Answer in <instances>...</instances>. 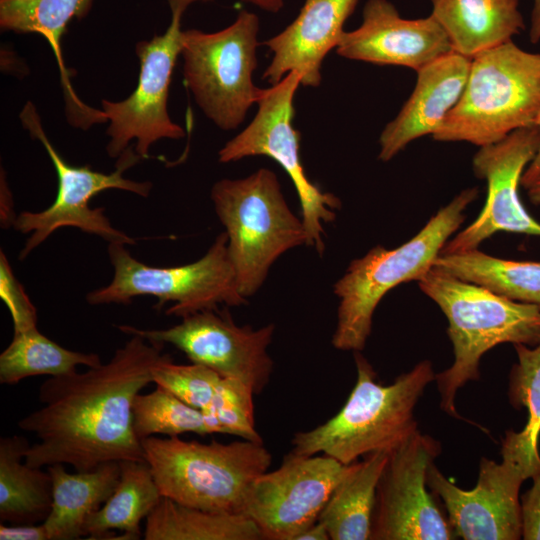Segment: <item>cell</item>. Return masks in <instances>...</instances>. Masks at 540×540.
Returning <instances> with one entry per match:
<instances>
[{
  "instance_id": "1",
  "label": "cell",
  "mask_w": 540,
  "mask_h": 540,
  "mask_svg": "<svg viewBox=\"0 0 540 540\" xmlns=\"http://www.w3.org/2000/svg\"><path fill=\"white\" fill-rule=\"evenodd\" d=\"M130 336L107 363L41 384L42 406L17 424L38 439L26 451L28 465L87 471L109 461L145 460L133 429V401L153 383L152 369L167 354L163 344Z\"/></svg>"
},
{
  "instance_id": "2",
  "label": "cell",
  "mask_w": 540,
  "mask_h": 540,
  "mask_svg": "<svg viewBox=\"0 0 540 540\" xmlns=\"http://www.w3.org/2000/svg\"><path fill=\"white\" fill-rule=\"evenodd\" d=\"M448 320L453 345L452 365L436 374L440 408L461 419L457 391L480 378V360L493 347L512 343L534 347L540 343V307L512 300L484 286L461 280L432 267L418 280Z\"/></svg>"
},
{
  "instance_id": "3",
  "label": "cell",
  "mask_w": 540,
  "mask_h": 540,
  "mask_svg": "<svg viewBox=\"0 0 540 540\" xmlns=\"http://www.w3.org/2000/svg\"><path fill=\"white\" fill-rule=\"evenodd\" d=\"M354 359L357 380L343 407L323 424L295 433L291 452L325 454L348 465L373 452H390L418 429L415 407L436 377L431 361H420L383 385L360 352Z\"/></svg>"
},
{
  "instance_id": "4",
  "label": "cell",
  "mask_w": 540,
  "mask_h": 540,
  "mask_svg": "<svg viewBox=\"0 0 540 540\" xmlns=\"http://www.w3.org/2000/svg\"><path fill=\"white\" fill-rule=\"evenodd\" d=\"M478 196L476 187L461 191L433 215L409 241L394 249L373 247L353 260L334 284L339 298L334 348L361 352L372 329L374 311L388 291L419 280L434 265L444 245L465 219V210Z\"/></svg>"
},
{
  "instance_id": "5",
  "label": "cell",
  "mask_w": 540,
  "mask_h": 540,
  "mask_svg": "<svg viewBox=\"0 0 540 540\" xmlns=\"http://www.w3.org/2000/svg\"><path fill=\"white\" fill-rule=\"evenodd\" d=\"M539 114L540 54L511 40L471 59L462 95L432 137L482 147L535 126Z\"/></svg>"
},
{
  "instance_id": "6",
  "label": "cell",
  "mask_w": 540,
  "mask_h": 540,
  "mask_svg": "<svg viewBox=\"0 0 540 540\" xmlns=\"http://www.w3.org/2000/svg\"><path fill=\"white\" fill-rule=\"evenodd\" d=\"M161 495L205 511L243 514L248 491L272 463L263 443H201L179 436L141 440Z\"/></svg>"
},
{
  "instance_id": "7",
  "label": "cell",
  "mask_w": 540,
  "mask_h": 540,
  "mask_svg": "<svg viewBox=\"0 0 540 540\" xmlns=\"http://www.w3.org/2000/svg\"><path fill=\"white\" fill-rule=\"evenodd\" d=\"M211 199L226 230L239 292L246 299L261 288L282 254L309 244L302 219L291 211L276 174L267 168L217 181Z\"/></svg>"
},
{
  "instance_id": "8",
  "label": "cell",
  "mask_w": 540,
  "mask_h": 540,
  "mask_svg": "<svg viewBox=\"0 0 540 540\" xmlns=\"http://www.w3.org/2000/svg\"><path fill=\"white\" fill-rule=\"evenodd\" d=\"M227 234L220 233L199 260L175 267H153L136 260L125 244L109 243L108 257L114 269L111 282L89 292L91 305L128 304L137 296H153L159 309L172 302L166 315L184 318L218 309L219 304L239 306L247 299L238 289L227 248Z\"/></svg>"
},
{
  "instance_id": "9",
  "label": "cell",
  "mask_w": 540,
  "mask_h": 540,
  "mask_svg": "<svg viewBox=\"0 0 540 540\" xmlns=\"http://www.w3.org/2000/svg\"><path fill=\"white\" fill-rule=\"evenodd\" d=\"M259 18L242 10L234 22L213 32L183 30V75L195 102L216 126L233 130L256 104L254 85Z\"/></svg>"
},
{
  "instance_id": "10",
  "label": "cell",
  "mask_w": 540,
  "mask_h": 540,
  "mask_svg": "<svg viewBox=\"0 0 540 540\" xmlns=\"http://www.w3.org/2000/svg\"><path fill=\"white\" fill-rule=\"evenodd\" d=\"M19 118L30 136L45 148L58 178L57 195L48 208L40 212L24 211L15 216L13 227L21 233H30L19 253V259H25L57 229L67 226L100 236L109 243L135 244L134 238L111 225L104 214V208H91L89 201L96 194L108 189H119L148 197L152 188L151 182H137L122 175L141 158L128 148L118 157L117 169L110 174L94 171L88 165L73 166L63 159L49 141L37 109L31 101L26 102Z\"/></svg>"
},
{
  "instance_id": "11",
  "label": "cell",
  "mask_w": 540,
  "mask_h": 540,
  "mask_svg": "<svg viewBox=\"0 0 540 540\" xmlns=\"http://www.w3.org/2000/svg\"><path fill=\"white\" fill-rule=\"evenodd\" d=\"M210 0H166L171 11L170 24L162 35L136 44L140 72L134 91L122 101H101L110 138L106 151L120 157L135 140V152L148 158L150 147L160 139L178 140L184 129L168 114L167 101L173 70L183 47L182 18L194 2Z\"/></svg>"
},
{
  "instance_id": "12",
  "label": "cell",
  "mask_w": 540,
  "mask_h": 540,
  "mask_svg": "<svg viewBox=\"0 0 540 540\" xmlns=\"http://www.w3.org/2000/svg\"><path fill=\"white\" fill-rule=\"evenodd\" d=\"M300 85L298 73L290 72L277 84L262 88L255 117L220 149L218 155L221 163L260 155L275 160L295 186L308 246L321 255L325 249L323 224L335 219V210L340 208L341 202L335 195L323 192L306 176L300 156L301 135L293 125L294 97Z\"/></svg>"
},
{
  "instance_id": "13",
  "label": "cell",
  "mask_w": 540,
  "mask_h": 540,
  "mask_svg": "<svg viewBox=\"0 0 540 540\" xmlns=\"http://www.w3.org/2000/svg\"><path fill=\"white\" fill-rule=\"evenodd\" d=\"M500 463L482 457L477 483L464 490L431 464L427 485L441 499L454 535L464 540H518L522 538L519 491L522 483L540 471V459L502 440Z\"/></svg>"
},
{
  "instance_id": "14",
  "label": "cell",
  "mask_w": 540,
  "mask_h": 540,
  "mask_svg": "<svg viewBox=\"0 0 540 540\" xmlns=\"http://www.w3.org/2000/svg\"><path fill=\"white\" fill-rule=\"evenodd\" d=\"M441 443L418 429L393 450L380 476L372 540L455 539L447 517L427 491V473Z\"/></svg>"
},
{
  "instance_id": "15",
  "label": "cell",
  "mask_w": 540,
  "mask_h": 540,
  "mask_svg": "<svg viewBox=\"0 0 540 540\" xmlns=\"http://www.w3.org/2000/svg\"><path fill=\"white\" fill-rule=\"evenodd\" d=\"M117 328L151 342L171 344L192 363L204 365L225 378L237 379L261 394L268 385L273 361L268 354L275 326L254 329L235 324L228 311L205 310L182 318L166 329H141L131 325Z\"/></svg>"
},
{
  "instance_id": "16",
  "label": "cell",
  "mask_w": 540,
  "mask_h": 540,
  "mask_svg": "<svg viewBox=\"0 0 540 540\" xmlns=\"http://www.w3.org/2000/svg\"><path fill=\"white\" fill-rule=\"evenodd\" d=\"M349 467L325 454L290 452L279 468L255 479L243 514L256 524L263 540H295L318 521Z\"/></svg>"
},
{
  "instance_id": "17",
  "label": "cell",
  "mask_w": 540,
  "mask_h": 540,
  "mask_svg": "<svg viewBox=\"0 0 540 540\" xmlns=\"http://www.w3.org/2000/svg\"><path fill=\"white\" fill-rule=\"evenodd\" d=\"M540 143L538 127L513 131L497 143L479 147L472 159L475 175L487 182V197L478 217L448 240L440 253L477 249L498 232L540 237V223L525 209L519 196L524 170L535 157Z\"/></svg>"
},
{
  "instance_id": "18",
  "label": "cell",
  "mask_w": 540,
  "mask_h": 540,
  "mask_svg": "<svg viewBox=\"0 0 540 540\" xmlns=\"http://www.w3.org/2000/svg\"><path fill=\"white\" fill-rule=\"evenodd\" d=\"M336 52L350 60L418 71L454 51L449 37L431 15L405 19L388 0H368L361 25L344 32Z\"/></svg>"
},
{
  "instance_id": "19",
  "label": "cell",
  "mask_w": 540,
  "mask_h": 540,
  "mask_svg": "<svg viewBox=\"0 0 540 540\" xmlns=\"http://www.w3.org/2000/svg\"><path fill=\"white\" fill-rule=\"evenodd\" d=\"M358 1L305 0L297 17L264 42L273 56L263 79L275 85L288 73L296 72L302 86H319L322 62L339 45L344 24Z\"/></svg>"
},
{
  "instance_id": "20",
  "label": "cell",
  "mask_w": 540,
  "mask_h": 540,
  "mask_svg": "<svg viewBox=\"0 0 540 540\" xmlns=\"http://www.w3.org/2000/svg\"><path fill=\"white\" fill-rule=\"evenodd\" d=\"M470 65V58L451 52L416 71L413 92L380 134L381 161L391 160L413 140L441 127L462 95Z\"/></svg>"
},
{
  "instance_id": "21",
  "label": "cell",
  "mask_w": 540,
  "mask_h": 540,
  "mask_svg": "<svg viewBox=\"0 0 540 540\" xmlns=\"http://www.w3.org/2000/svg\"><path fill=\"white\" fill-rule=\"evenodd\" d=\"M431 16L453 51L472 59L509 42L524 28L519 0H431Z\"/></svg>"
},
{
  "instance_id": "22",
  "label": "cell",
  "mask_w": 540,
  "mask_h": 540,
  "mask_svg": "<svg viewBox=\"0 0 540 540\" xmlns=\"http://www.w3.org/2000/svg\"><path fill=\"white\" fill-rule=\"evenodd\" d=\"M53 484L51 511L43 522L49 540H75L85 536L87 518L110 498L120 478L118 461L87 471L69 473L64 464L47 466Z\"/></svg>"
},
{
  "instance_id": "23",
  "label": "cell",
  "mask_w": 540,
  "mask_h": 540,
  "mask_svg": "<svg viewBox=\"0 0 540 540\" xmlns=\"http://www.w3.org/2000/svg\"><path fill=\"white\" fill-rule=\"evenodd\" d=\"M389 453L373 452L350 464L318 517L331 540L371 538L377 486Z\"/></svg>"
},
{
  "instance_id": "24",
  "label": "cell",
  "mask_w": 540,
  "mask_h": 540,
  "mask_svg": "<svg viewBox=\"0 0 540 540\" xmlns=\"http://www.w3.org/2000/svg\"><path fill=\"white\" fill-rule=\"evenodd\" d=\"M30 447L19 435L0 439V520L10 524H38L48 517L53 502L49 471L28 465Z\"/></svg>"
},
{
  "instance_id": "25",
  "label": "cell",
  "mask_w": 540,
  "mask_h": 540,
  "mask_svg": "<svg viewBox=\"0 0 540 540\" xmlns=\"http://www.w3.org/2000/svg\"><path fill=\"white\" fill-rule=\"evenodd\" d=\"M119 482L110 498L92 513L84 525L87 539H120L112 529L123 531L132 540L140 539L141 521L162 499L159 487L148 463L137 460L120 461Z\"/></svg>"
},
{
  "instance_id": "26",
  "label": "cell",
  "mask_w": 540,
  "mask_h": 540,
  "mask_svg": "<svg viewBox=\"0 0 540 540\" xmlns=\"http://www.w3.org/2000/svg\"><path fill=\"white\" fill-rule=\"evenodd\" d=\"M93 2L94 0H0L2 30L18 34L37 33L53 49L62 74V87L69 111L73 105L77 120L87 116L91 108L73 94L63 65L61 39L72 20H82L87 16Z\"/></svg>"
},
{
  "instance_id": "27",
  "label": "cell",
  "mask_w": 540,
  "mask_h": 540,
  "mask_svg": "<svg viewBox=\"0 0 540 540\" xmlns=\"http://www.w3.org/2000/svg\"><path fill=\"white\" fill-rule=\"evenodd\" d=\"M145 540H263L244 514L205 511L162 497L145 519Z\"/></svg>"
},
{
  "instance_id": "28",
  "label": "cell",
  "mask_w": 540,
  "mask_h": 540,
  "mask_svg": "<svg viewBox=\"0 0 540 540\" xmlns=\"http://www.w3.org/2000/svg\"><path fill=\"white\" fill-rule=\"evenodd\" d=\"M433 267L512 300L540 307V262L501 259L477 248L440 253Z\"/></svg>"
},
{
  "instance_id": "29",
  "label": "cell",
  "mask_w": 540,
  "mask_h": 540,
  "mask_svg": "<svg viewBox=\"0 0 540 540\" xmlns=\"http://www.w3.org/2000/svg\"><path fill=\"white\" fill-rule=\"evenodd\" d=\"M101 364L99 355L66 349L35 327L14 333L1 353L0 383L16 385L32 376H59L77 370L78 365L89 368Z\"/></svg>"
},
{
  "instance_id": "30",
  "label": "cell",
  "mask_w": 540,
  "mask_h": 540,
  "mask_svg": "<svg viewBox=\"0 0 540 540\" xmlns=\"http://www.w3.org/2000/svg\"><path fill=\"white\" fill-rule=\"evenodd\" d=\"M132 423L137 438L165 435L179 436L196 433L209 434L204 414L167 389L156 385L147 393H138L132 406Z\"/></svg>"
},
{
  "instance_id": "31",
  "label": "cell",
  "mask_w": 540,
  "mask_h": 540,
  "mask_svg": "<svg viewBox=\"0 0 540 540\" xmlns=\"http://www.w3.org/2000/svg\"><path fill=\"white\" fill-rule=\"evenodd\" d=\"M254 395L243 382L222 377L211 403L202 410L209 434H229L263 443L255 427Z\"/></svg>"
},
{
  "instance_id": "32",
  "label": "cell",
  "mask_w": 540,
  "mask_h": 540,
  "mask_svg": "<svg viewBox=\"0 0 540 540\" xmlns=\"http://www.w3.org/2000/svg\"><path fill=\"white\" fill-rule=\"evenodd\" d=\"M517 362L509 375L508 397L515 409L526 408L528 420L517 432L519 439L538 450L540 435V343L534 347L514 344Z\"/></svg>"
},
{
  "instance_id": "33",
  "label": "cell",
  "mask_w": 540,
  "mask_h": 540,
  "mask_svg": "<svg viewBox=\"0 0 540 540\" xmlns=\"http://www.w3.org/2000/svg\"><path fill=\"white\" fill-rule=\"evenodd\" d=\"M221 379L204 365L176 364L168 354L152 369L153 383L201 411L211 403Z\"/></svg>"
},
{
  "instance_id": "34",
  "label": "cell",
  "mask_w": 540,
  "mask_h": 540,
  "mask_svg": "<svg viewBox=\"0 0 540 540\" xmlns=\"http://www.w3.org/2000/svg\"><path fill=\"white\" fill-rule=\"evenodd\" d=\"M0 295L12 317L14 333L37 327L36 308L15 278L8 260L0 255Z\"/></svg>"
},
{
  "instance_id": "35",
  "label": "cell",
  "mask_w": 540,
  "mask_h": 540,
  "mask_svg": "<svg viewBox=\"0 0 540 540\" xmlns=\"http://www.w3.org/2000/svg\"><path fill=\"white\" fill-rule=\"evenodd\" d=\"M531 488L521 497L522 539L540 540V471Z\"/></svg>"
},
{
  "instance_id": "36",
  "label": "cell",
  "mask_w": 540,
  "mask_h": 540,
  "mask_svg": "<svg viewBox=\"0 0 540 540\" xmlns=\"http://www.w3.org/2000/svg\"><path fill=\"white\" fill-rule=\"evenodd\" d=\"M1 540H49L44 523L0 524Z\"/></svg>"
},
{
  "instance_id": "37",
  "label": "cell",
  "mask_w": 540,
  "mask_h": 540,
  "mask_svg": "<svg viewBox=\"0 0 540 540\" xmlns=\"http://www.w3.org/2000/svg\"><path fill=\"white\" fill-rule=\"evenodd\" d=\"M536 126L540 132V114L538 116ZM538 178H540V143L537 150V153L533 160L529 163L526 169L523 172L521 178V184L524 188H529Z\"/></svg>"
},
{
  "instance_id": "38",
  "label": "cell",
  "mask_w": 540,
  "mask_h": 540,
  "mask_svg": "<svg viewBox=\"0 0 540 540\" xmlns=\"http://www.w3.org/2000/svg\"><path fill=\"white\" fill-rule=\"evenodd\" d=\"M326 527L319 521L299 533L295 540H329Z\"/></svg>"
},
{
  "instance_id": "39",
  "label": "cell",
  "mask_w": 540,
  "mask_h": 540,
  "mask_svg": "<svg viewBox=\"0 0 540 540\" xmlns=\"http://www.w3.org/2000/svg\"><path fill=\"white\" fill-rule=\"evenodd\" d=\"M529 39L533 44H536L540 41V0L533 1Z\"/></svg>"
},
{
  "instance_id": "40",
  "label": "cell",
  "mask_w": 540,
  "mask_h": 540,
  "mask_svg": "<svg viewBox=\"0 0 540 540\" xmlns=\"http://www.w3.org/2000/svg\"><path fill=\"white\" fill-rule=\"evenodd\" d=\"M249 4H252L266 12L277 13L283 5V0H243Z\"/></svg>"
},
{
  "instance_id": "41",
  "label": "cell",
  "mask_w": 540,
  "mask_h": 540,
  "mask_svg": "<svg viewBox=\"0 0 540 540\" xmlns=\"http://www.w3.org/2000/svg\"><path fill=\"white\" fill-rule=\"evenodd\" d=\"M528 197L534 205H540V178H538L529 188Z\"/></svg>"
}]
</instances>
